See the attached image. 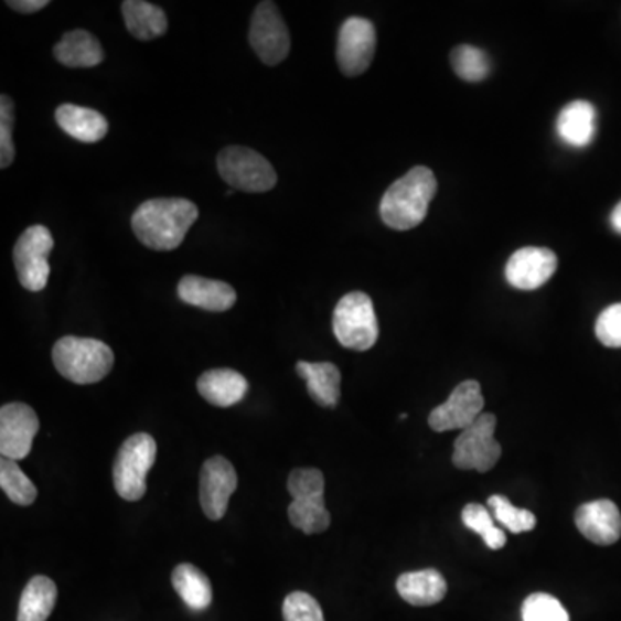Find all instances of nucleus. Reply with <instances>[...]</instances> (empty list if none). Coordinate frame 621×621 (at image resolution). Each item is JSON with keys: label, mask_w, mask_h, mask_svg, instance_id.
<instances>
[{"label": "nucleus", "mask_w": 621, "mask_h": 621, "mask_svg": "<svg viewBox=\"0 0 621 621\" xmlns=\"http://www.w3.org/2000/svg\"><path fill=\"white\" fill-rule=\"evenodd\" d=\"M199 207L186 199H151L131 216V228L143 246L152 250H174L182 246L191 226L197 222Z\"/></svg>", "instance_id": "obj_1"}, {"label": "nucleus", "mask_w": 621, "mask_h": 621, "mask_svg": "<svg viewBox=\"0 0 621 621\" xmlns=\"http://www.w3.org/2000/svg\"><path fill=\"white\" fill-rule=\"evenodd\" d=\"M437 194V179L427 167H416L388 186L381 202L382 222L388 228H416L427 218L428 206Z\"/></svg>", "instance_id": "obj_2"}, {"label": "nucleus", "mask_w": 621, "mask_h": 621, "mask_svg": "<svg viewBox=\"0 0 621 621\" xmlns=\"http://www.w3.org/2000/svg\"><path fill=\"white\" fill-rule=\"evenodd\" d=\"M52 361L66 381L90 385L109 375L115 366V353L97 339L63 336L52 349Z\"/></svg>", "instance_id": "obj_3"}, {"label": "nucleus", "mask_w": 621, "mask_h": 621, "mask_svg": "<svg viewBox=\"0 0 621 621\" xmlns=\"http://www.w3.org/2000/svg\"><path fill=\"white\" fill-rule=\"evenodd\" d=\"M333 333L341 345L360 353L376 344L381 330L368 293L351 292L342 297L333 311Z\"/></svg>", "instance_id": "obj_4"}, {"label": "nucleus", "mask_w": 621, "mask_h": 621, "mask_svg": "<svg viewBox=\"0 0 621 621\" xmlns=\"http://www.w3.org/2000/svg\"><path fill=\"white\" fill-rule=\"evenodd\" d=\"M158 454L154 437L149 433H135L125 440L118 451L113 470V480L119 497L125 501H140L147 491V473L151 470Z\"/></svg>", "instance_id": "obj_5"}, {"label": "nucleus", "mask_w": 621, "mask_h": 621, "mask_svg": "<svg viewBox=\"0 0 621 621\" xmlns=\"http://www.w3.org/2000/svg\"><path fill=\"white\" fill-rule=\"evenodd\" d=\"M220 176L234 191L268 192L277 185V171L268 159L247 147H226L218 156Z\"/></svg>", "instance_id": "obj_6"}, {"label": "nucleus", "mask_w": 621, "mask_h": 621, "mask_svg": "<svg viewBox=\"0 0 621 621\" xmlns=\"http://www.w3.org/2000/svg\"><path fill=\"white\" fill-rule=\"evenodd\" d=\"M497 420L491 413H482L475 424L464 428L454 442L452 463L459 470L491 471L503 454L501 443L495 440Z\"/></svg>", "instance_id": "obj_7"}, {"label": "nucleus", "mask_w": 621, "mask_h": 621, "mask_svg": "<svg viewBox=\"0 0 621 621\" xmlns=\"http://www.w3.org/2000/svg\"><path fill=\"white\" fill-rule=\"evenodd\" d=\"M54 247L49 228L42 225H33L24 229L14 246V266H17L18 280L24 289L30 292H40L47 286L51 265L49 254Z\"/></svg>", "instance_id": "obj_8"}, {"label": "nucleus", "mask_w": 621, "mask_h": 621, "mask_svg": "<svg viewBox=\"0 0 621 621\" xmlns=\"http://www.w3.org/2000/svg\"><path fill=\"white\" fill-rule=\"evenodd\" d=\"M250 45L266 66H277L290 52V33L275 2H261L254 11L249 30Z\"/></svg>", "instance_id": "obj_9"}, {"label": "nucleus", "mask_w": 621, "mask_h": 621, "mask_svg": "<svg viewBox=\"0 0 621 621\" xmlns=\"http://www.w3.org/2000/svg\"><path fill=\"white\" fill-rule=\"evenodd\" d=\"M376 49L375 24L364 18L344 21L336 40V63L345 76L363 75L372 66Z\"/></svg>", "instance_id": "obj_10"}, {"label": "nucleus", "mask_w": 621, "mask_h": 621, "mask_svg": "<svg viewBox=\"0 0 621 621\" xmlns=\"http://www.w3.org/2000/svg\"><path fill=\"white\" fill-rule=\"evenodd\" d=\"M237 471L223 456L207 459L201 470L199 501L207 518L218 522L228 510L229 497L237 489Z\"/></svg>", "instance_id": "obj_11"}, {"label": "nucleus", "mask_w": 621, "mask_h": 621, "mask_svg": "<svg viewBox=\"0 0 621 621\" xmlns=\"http://www.w3.org/2000/svg\"><path fill=\"white\" fill-rule=\"evenodd\" d=\"M482 387L477 381L461 382L446 403L430 413L431 430H464L475 424L483 409Z\"/></svg>", "instance_id": "obj_12"}, {"label": "nucleus", "mask_w": 621, "mask_h": 621, "mask_svg": "<svg viewBox=\"0 0 621 621\" xmlns=\"http://www.w3.org/2000/svg\"><path fill=\"white\" fill-rule=\"evenodd\" d=\"M39 416L29 404L11 403L0 409V454L20 461L32 451L39 433Z\"/></svg>", "instance_id": "obj_13"}, {"label": "nucleus", "mask_w": 621, "mask_h": 621, "mask_svg": "<svg viewBox=\"0 0 621 621\" xmlns=\"http://www.w3.org/2000/svg\"><path fill=\"white\" fill-rule=\"evenodd\" d=\"M558 268V258L547 247H523L507 261L504 277L511 287L520 290L540 289Z\"/></svg>", "instance_id": "obj_14"}, {"label": "nucleus", "mask_w": 621, "mask_h": 621, "mask_svg": "<svg viewBox=\"0 0 621 621\" xmlns=\"http://www.w3.org/2000/svg\"><path fill=\"white\" fill-rule=\"evenodd\" d=\"M575 523L580 534L598 546H611L620 540L621 513L610 499H599L578 507Z\"/></svg>", "instance_id": "obj_15"}, {"label": "nucleus", "mask_w": 621, "mask_h": 621, "mask_svg": "<svg viewBox=\"0 0 621 621\" xmlns=\"http://www.w3.org/2000/svg\"><path fill=\"white\" fill-rule=\"evenodd\" d=\"M179 297L186 304L206 309L211 313H223L234 308L237 292L225 281L186 275L180 280Z\"/></svg>", "instance_id": "obj_16"}, {"label": "nucleus", "mask_w": 621, "mask_h": 621, "mask_svg": "<svg viewBox=\"0 0 621 621\" xmlns=\"http://www.w3.org/2000/svg\"><path fill=\"white\" fill-rule=\"evenodd\" d=\"M197 390L213 406L229 408L246 397L249 384L235 370H210L199 378Z\"/></svg>", "instance_id": "obj_17"}, {"label": "nucleus", "mask_w": 621, "mask_h": 621, "mask_svg": "<svg viewBox=\"0 0 621 621\" xmlns=\"http://www.w3.org/2000/svg\"><path fill=\"white\" fill-rule=\"evenodd\" d=\"M56 121L64 133L84 143L100 142L109 130L107 119L96 109L63 104L57 107Z\"/></svg>", "instance_id": "obj_18"}, {"label": "nucleus", "mask_w": 621, "mask_h": 621, "mask_svg": "<svg viewBox=\"0 0 621 621\" xmlns=\"http://www.w3.org/2000/svg\"><path fill=\"white\" fill-rule=\"evenodd\" d=\"M297 375L302 376L308 385V393L314 403L323 408H335L341 400V372L333 363H308L299 361L296 364Z\"/></svg>", "instance_id": "obj_19"}, {"label": "nucleus", "mask_w": 621, "mask_h": 621, "mask_svg": "<svg viewBox=\"0 0 621 621\" xmlns=\"http://www.w3.org/2000/svg\"><path fill=\"white\" fill-rule=\"evenodd\" d=\"M598 113L587 100H574L563 107L558 116V135L563 142L571 147H587L596 135Z\"/></svg>", "instance_id": "obj_20"}, {"label": "nucleus", "mask_w": 621, "mask_h": 621, "mask_svg": "<svg viewBox=\"0 0 621 621\" xmlns=\"http://www.w3.org/2000/svg\"><path fill=\"white\" fill-rule=\"evenodd\" d=\"M397 592L413 606H431L442 601L448 593V582L440 571L420 570L403 574L397 580Z\"/></svg>", "instance_id": "obj_21"}, {"label": "nucleus", "mask_w": 621, "mask_h": 621, "mask_svg": "<svg viewBox=\"0 0 621 621\" xmlns=\"http://www.w3.org/2000/svg\"><path fill=\"white\" fill-rule=\"evenodd\" d=\"M54 57L67 67H94L104 61V49L99 40L85 30L64 33L54 45Z\"/></svg>", "instance_id": "obj_22"}, {"label": "nucleus", "mask_w": 621, "mask_h": 621, "mask_svg": "<svg viewBox=\"0 0 621 621\" xmlns=\"http://www.w3.org/2000/svg\"><path fill=\"white\" fill-rule=\"evenodd\" d=\"M128 32L139 40H154L163 36L168 30L167 12L151 2L125 0L121 4Z\"/></svg>", "instance_id": "obj_23"}, {"label": "nucleus", "mask_w": 621, "mask_h": 621, "mask_svg": "<svg viewBox=\"0 0 621 621\" xmlns=\"http://www.w3.org/2000/svg\"><path fill=\"white\" fill-rule=\"evenodd\" d=\"M57 587L51 578L36 575L21 593L18 621H47L56 606Z\"/></svg>", "instance_id": "obj_24"}, {"label": "nucleus", "mask_w": 621, "mask_h": 621, "mask_svg": "<svg viewBox=\"0 0 621 621\" xmlns=\"http://www.w3.org/2000/svg\"><path fill=\"white\" fill-rule=\"evenodd\" d=\"M171 583L191 610H207L213 602V587H211L210 578L194 565L183 563V565L176 566L171 575Z\"/></svg>", "instance_id": "obj_25"}, {"label": "nucleus", "mask_w": 621, "mask_h": 621, "mask_svg": "<svg viewBox=\"0 0 621 621\" xmlns=\"http://www.w3.org/2000/svg\"><path fill=\"white\" fill-rule=\"evenodd\" d=\"M289 520L304 534L313 535L325 532L330 526V513L325 506V499H293L289 506Z\"/></svg>", "instance_id": "obj_26"}, {"label": "nucleus", "mask_w": 621, "mask_h": 621, "mask_svg": "<svg viewBox=\"0 0 621 621\" xmlns=\"http://www.w3.org/2000/svg\"><path fill=\"white\" fill-rule=\"evenodd\" d=\"M0 488L18 506H30L35 503L36 494H39L32 480L24 475L18 461L8 458H2L0 461Z\"/></svg>", "instance_id": "obj_27"}, {"label": "nucleus", "mask_w": 621, "mask_h": 621, "mask_svg": "<svg viewBox=\"0 0 621 621\" xmlns=\"http://www.w3.org/2000/svg\"><path fill=\"white\" fill-rule=\"evenodd\" d=\"M451 64L456 75L470 84L482 82L491 75V60L482 49L473 47V45H458L452 51Z\"/></svg>", "instance_id": "obj_28"}, {"label": "nucleus", "mask_w": 621, "mask_h": 621, "mask_svg": "<svg viewBox=\"0 0 621 621\" xmlns=\"http://www.w3.org/2000/svg\"><path fill=\"white\" fill-rule=\"evenodd\" d=\"M461 518L467 528L483 538V543L488 544L489 549L499 550L506 546V534L495 526L488 507L482 504H468L464 506Z\"/></svg>", "instance_id": "obj_29"}, {"label": "nucleus", "mask_w": 621, "mask_h": 621, "mask_svg": "<svg viewBox=\"0 0 621 621\" xmlns=\"http://www.w3.org/2000/svg\"><path fill=\"white\" fill-rule=\"evenodd\" d=\"M488 503L494 518L497 520L501 525L506 526L511 534L531 532L534 531L535 525H537V518H535L532 511L513 506L510 499L504 497V495H491Z\"/></svg>", "instance_id": "obj_30"}, {"label": "nucleus", "mask_w": 621, "mask_h": 621, "mask_svg": "<svg viewBox=\"0 0 621 621\" xmlns=\"http://www.w3.org/2000/svg\"><path fill=\"white\" fill-rule=\"evenodd\" d=\"M523 621H570L565 606L550 593H532L522 606Z\"/></svg>", "instance_id": "obj_31"}, {"label": "nucleus", "mask_w": 621, "mask_h": 621, "mask_svg": "<svg viewBox=\"0 0 621 621\" xmlns=\"http://www.w3.org/2000/svg\"><path fill=\"white\" fill-rule=\"evenodd\" d=\"M287 489L292 499L323 497L325 477L317 468H297L290 473Z\"/></svg>", "instance_id": "obj_32"}, {"label": "nucleus", "mask_w": 621, "mask_h": 621, "mask_svg": "<svg viewBox=\"0 0 621 621\" xmlns=\"http://www.w3.org/2000/svg\"><path fill=\"white\" fill-rule=\"evenodd\" d=\"M283 620L286 621H325L321 606L308 592L289 593L283 601Z\"/></svg>", "instance_id": "obj_33"}, {"label": "nucleus", "mask_w": 621, "mask_h": 621, "mask_svg": "<svg viewBox=\"0 0 621 621\" xmlns=\"http://www.w3.org/2000/svg\"><path fill=\"white\" fill-rule=\"evenodd\" d=\"M12 127H14V103L11 97L2 94L0 97V168L11 167L17 158L14 142H12Z\"/></svg>", "instance_id": "obj_34"}, {"label": "nucleus", "mask_w": 621, "mask_h": 621, "mask_svg": "<svg viewBox=\"0 0 621 621\" xmlns=\"http://www.w3.org/2000/svg\"><path fill=\"white\" fill-rule=\"evenodd\" d=\"M596 335L606 347H621V302L606 308L596 321Z\"/></svg>", "instance_id": "obj_35"}, {"label": "nucleus", "mask_w": 621, "mask_h": 621, "mask_svg": "<svg viewBox=\"0 0 621 621\" xmlns=\"http://www.w3.org/2000/svg\"><path fill=\"white\" fill-rule=\"evenodd\" d=\"M8 6L23 14H33V12L47 8L49 2L47 0H9Z\"/></svg>", "instance_id": "obj_36"}, {"label": "nucleus", "mask_w": 621, "mask_h": 621, "mask_svg": "<svg viewBox=\"0 0 621 621\" xmlns=\"http://www.w3.org/2000/svg\"><path fill=\"white\" fill-rule=\"evenodd\" d=\"M610 222L614 232L621 235V201L618 202L617 207H614L613 213H611Z\"/></svg>", "instance_id": "obj_37"}]
</instances>
